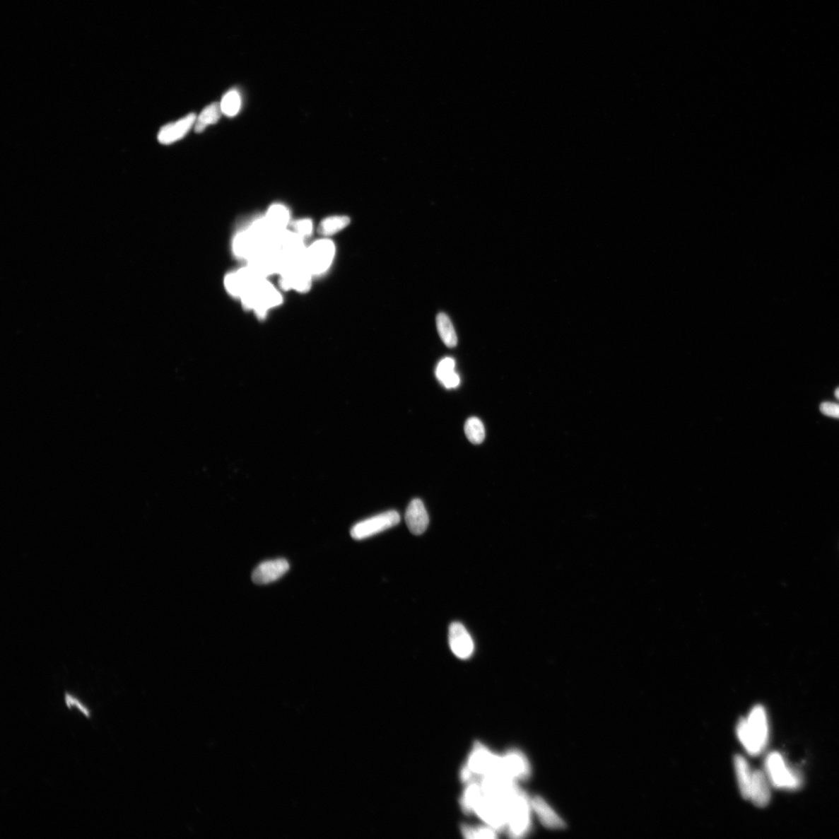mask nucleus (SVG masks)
<instances>
[{
	"mask_svg": "<svg viewBox=\"0 0 839 839\" xmlns=\"http://www.w3.org/2000/svg\"><path fill=\"white\" fill-rule=\"evenodd\" d=\"M532 809L536 813L543 825L548 828L561 829L565 828V823L561 819L542 797H536L532 799Z\"/></svg>",
	"mask_w": 839,
	"mask_h": 839,
	"instance_id": "f3484780",
	"label": "nucleus"
},
{
	"mask_svg": "<svg viewBox=\"0 0 839 839\" xmlns=\"http://www.w3.org/2000/svg\"><path fill=\"white\" fill-rule=\"evenodd\" d=\"M399 522L401 516L397 512H384L355 524L351 530V536L356 540L368 539L396 527Z\"/></svg>",
	"mask_w": 839,
	"mask_h": 839,
	"instance_id": "423d86ee",
	"label": "nucleus"
},
{
	"mask_svg": "<svg viewBox=\"0 0 839 839\" xmlns=\"http://www.w3.org/2000/svg\"><path fill=\"white\" fill-rule=\"evenodd\" d=\"M351 223L348 216H335L327 217L320 223L318 232L324 237H331L346 228Z\"/></svg>",
	"mask_w": 839,
	"mask_h": 839,
	"instance_id": "5701e85b",
	"label": "nucleus"
},
{
	"mask_svg": "<svg viewBox=\"0 0 839 839\" xmlns=\"http://www.w3.org/2000/svg\"><path fill=\"white\" fill-rule=\"evenodd\" d=\"M465 433L470 442L475 445L482 443L485 438V429L482 421L477 418H470L465 423Z\"/></svg>",
	"mask_w": 839,
	"mask_h": 839,
	"instance_id": "393cba45",
	"label": "nucleus"
},
{
	"mask_svg": "<svg viewBox=\"0 0 839 839\" xmlns=\"http://www.w3.org/2000/svg\"><path fill=\"white\" fill-rule=\"evenodd\" d=\"M264 278L259 276L250 266L233 271L225 277L224 285L226 291L232 296L240 298L257 281Z\"/></svg>",
	"mask_w": 839,
	"mask_h": 839,
	"instance_id": "9d476101",
	"label": "nucleus"
},
{
	"mask_svg": "<svg viewBox=\"0 0 839 839\" xmlns=\"http://www.w3.org/2000/svg\"><path fill=\"white\" fill-rule=\"evenodd\" d=\"M293 232L303 238L310 237L313 231V223L310 218H302L293 223Z\"/></svg>",
	"mask_w": 839,
	"mask_h": 839,
	"instance_id": "cd10ccee",
	"label": "nucleus"
},
{
	"mask_svg": "<svg viewBox=\"0 0 839 839\" xmlns=\"http://www.w3.org/2000/svg\"><path fill=\"white\" fill-rule=\"evenodd\" d=\"M436 324L439 336L446 346L450 348L456 347L458 343L457 335L450 317L445 313H439L436 318Z\"/></svg>",
	"mask_w": 839,
	"mask_h": 839,
	"instance_id": "aec40b11",
	"label": "nucleus"
},
{
	"mask_svg": "<svg viewBox=\"0 0 839 839\" xmlns=\"http://www.w3.org/2000/svg\"><path fill=\"white\" fill-rule=\"evenodd\" d=\"M289 569L290 564L286 559L266 561L254 569L252 575V581L257 585H268L278 581Z\"/></svg>",
	"mask_w": 839,
	"mask_h": 839,
	"instance_id": "ddd939ff",
	"label": "nucleus"
},
{
	"mask_svg": "<svg viewBox=\"0 0 839 839\" xmlns=\"http://www.w3.org/2000/svg\"><path fill=\"white\" fill-rule=\"evenodd\" d=\"M264 219L273 232L284 231L290 221L289 210L282 204H274L266 211Z\"/></svg>",
	"mask_w": 839,
	"mask_h": 839,
	"instance_id": "a211bd4d",
	"label": "nucleus"
},
{
	"mask_svg": "<svg viewBox=\"0 0 839 839\" xmlns=\"http://www.w3.org/2000/svg\"><path fill=\"white\" fill-rule=\"evenodd\" d=\"M450 645L452 653L460 659H468L474 652V640L465 626L452 623L449 631Z\"/></svg>",
	"mask_w": 839,
	"mask_h": 839,
	"instance_id": "f8f14e48",
	"label": "nucleus"
},
{
	"mask_svg": "<svg viewBox=\"0 0 839 839\" xmlns=\"http://www.w3.org/2000/svg\"><path fill=\"white\" fill-rule=\"evenodd\" d=\"M405 520L411 532L419 536L428 527L429 517L425 505L420 499H413L406 508Z\"/></svg>",
	"mask_w": 839,
	"mask_h": 839,
	"instance_id": "2eb2a0df",
	"label": "nucleus"
},
{
	"mask_svg": "<svg viewBox=\"0 0 839 839\" xmlns=\"http://www.w3.org/2000/svg\"><path fill=\"white\" fill-rule=\"evenodd\" d=\"M223 114L221 104L213 103L203 110L198 119H196L194 131L201 133L211 124H214L221 119Z\"/></svg>",
	"mask_w": 839,
	"mask_h": 839,
	"instance_id": "412c9836",
	"label": "nucleus"
},
{
	"mask_svg": "<svg viewBox=\"0 0 839 839\" xmlns=\"http://www.w3.org/2000/svg\"><path fill=\"white\" fill-rule=\"evenodd\" d=\"M736 731L749 754L756 756L762 753L768 741V718L762 705H756L747 718H741Z\"/></svg>",
	"mask_w": 839,
	"mask_h": 839,
	"instance_id": "f257e3e1",
	"label": "nucleus"
},
{
	"mask_svg": "<svg viewBox=\"0 0 839 839\" xmlns=\"http://www.w3.org/2000/svg\"><path fill=\"white\" fill-rule=\"evenodd\" d=\"M501 761L503 757L492 753L481 743H476L466 767L472 773L474 781L476 775L483 778L491 774L501 773Z\"/></svg>",
	"mask_w": 839,
	"mask_h": 839,
	"instance_id": "6e6552de",
	"label": "nucleus"
},
{
	"mask_svg": "<svg viewBox=\"0 0 839 839\" xmlns=\"http://www.w3.org/2000/svg\"><path fill=\"white\" fill-rule=\"evenodd\" d=\"M771 798L770 780L766 773L756 770L752 776L749 799L758 807L766 806Z\"/></svg>",
	"mask_w": 839,
	"mask_h": 839,
	"instance_id": "dca6fc26",
	"label": "nucleus"
},
{
	"mask_svg": "<svg viewBox=\"0 0 839 839\" xmlns=\"http://www.w3.org/2000/svg\"><path fill=\"white\" fill-rule=\"evenodd\" d=\"M835 396L839 401V387L835 390Z\"/></svg>",
	"mask_w": 839,
	"mask_h": 839,
	"instance_id": "2f4dec72",
	"label": "nucleus"
},
{
	"mask_svg": "<svg viewBox=\"0 0 839 839\" xmlns=\"http://www.w3.org/2000/svg\"><path fill=\"white\" fill-rule=\"evenodd\" d=\"M765 770L768 780L776 788L796 790L802 785L799 776L791 770L778 752L768 756Z\"/></svg>",
	"mask_w": 839,
	"mask_h": 839,
	"instance_id": "20e7f679",
	"label": "nucleus"
},
{
	"mask_svg": "<svg viewBox=\"0 0 839 839\" xmlns=\"http://www.w3.org/2000/svg\"><path fill=\"white\" fill-rule=\"evenodd\" d=\"M221 107L223 114L227 117L236 116L241 107V97L238 90H231L223 96Z\"/></svg>",
	"mask_w": 839,
	"mask_h": 839,
	"instance_id": "b1692460",
	"label": "nucleus"
},
{
	"mask_svg": "<svg viewBox=\"0 0 839 839\" xmlns=\"http://www.w3.org/2000/svg\"><path fill=\"white\" fill-rule=\"evenodd\" d=\"M454 367H456V363H454V359L451 358L442 359L438 363L436 368L435 373L437 379L442 382L444 379L448 377L449 375L454 372Z\"/></svg>",
	"mask_w": 839,
	"mask_h": 839,
	"instance_id": "bb28decb",
	"label": "nucleus"
},
{
	"mask_svg": "<svg viewBox=\"0 0 839 839\" xmlns=\"http://www.w3.org/2000/svg\"><path fill=\"white\" fill-rule=\"evenodd\" d=\"M65 700H66V703L67 705V707L69 708H71L72 707H76L82 713H83V715L86 717H90V712L88 710V709L86 708L85 707V705H83L79 700H78L76 699V698L74 697L73 696H71L70 694H66V697H65Z\"/></svg>",
	"mask_w": 839,
	"mask_h": 839,
	"instance_id": "c756f323",
	"label": "nucleus"
},
{
	"mask_svg": "<svg viewBox=\"0 0 839 839\" xmlns=\"http://www.w3.org/2000/svg\"><path fill=\"white\" fill-rule=\"evenodd\" d=\"M820 410L823 414L826 415L828 417L839 419V404L833 402L822 403L820 406Z\"/></svg>",
	"mask_w": 839,
	"mask_h": 839,
	"instance_id": "c85d7f7f",
	"label": "nucleus"
},
{
	"mask_svg": "<svg viewBox=\"0 0 839 839\" xmlns=\"http://www.w3.org/2000/svg\"><path fill=\"white\" fill-rule=\"evenodd\" d=\"M531 768L529 761L522 752L510 751L503 756L501 773L514 781L524 780L529 778Z\"/></svg>",
	"mask_w": 839,
	"mask_h": 839,
	"instance_id": "9b49d317",
	"label": "nucleus"
},
{
	"mask_svg": "<svg viewBox=\"0 0 839 839\" xmlns=\"http://www.w3.org/2000/svg\"><path fill=\"white\" fill-rule=\"evenodd\" d=\"M335 256V246L332 240L321 239L307 248L305 264L312 276H321L330 268Z\"/></svg>",
	"mask_w": 839,
	"mask_h": 839,
	"instance_id": "39448f33",
	"label": "nucleus"
},
{
	"mask_svg": "<svg viewBox=\"0 0 839 839\" xmlns=\"http://www.w3.org/2000/svg\"><path fill=\"white\" fill-rule=\"evenodd\" d=\"M312 274L305 262L286 266L280 274L279 285L285 291L295 290L299 293H307L312 286Z\"/></svg>",
	"mask_w": 839,
	"mask_h": 839,
	"instance_id": "1a4fd4ad",
	"label": "nucleus"
},
{
	"mask_svg": "<svg viewBox=\"0 0 839 839\" xmlns=\"http://www.w3.org/2000/svg\"><path fill=\"white\" fill-rule=\"evenodd\" d=\"M440 382L442 384V385L446 389H454V388H457L459 387V383H460V378H459V375L456 372H454V373L449 375L448 377H446Z\"/></svg>",
	"mask_w": 839,
	"mask_h": 839,
	"instance_id": "7c9ffc66",
	"label": "nucleus"
},
{
	"mask_svg": "<svg viewBox=\"0 0 839 839\" xmlns=\"http://www.w3.org/2000/svg\"><path fill=\"white\" fill-rule=\"evenodd\" d=\"M734 768L741 794L744 799H749L753 771L751 770L747 760L741 756H735Z\"/></svg>",
	"mask_w": 839,
	"mask_h": 839,
	"instance_id": "6ab92c4d",
	"label": "nucleus"
},
{
	"mask_svg": "<svg viewBox=\"0 0 839 839\" xmlns=\"http://www.w3.org/2000/svg\"><path fill=\"white\" fill-rule=\"evenodd\" d=\"M242 305L255 312L259 318H264L266 312L282 303V296L266 278H262L240 297Z\"/></svg>",
	"mask_w": 839,
	"mask_h": 839,
	"instance_id": "7ed1b4c3",
	"label": "nucleus"
},
{
	"mask_svg": "<svg viewBox=\"0 0 839 839\" xmlns=\"http://www.w3.org/2000/svg\"><path fill=\"white\" fill-rule=\"evenodd\" d=\"M488 826L496 831L507 828L506 799L485 795L476 807L474 811Z\"/></svg>",
	"mask_w": 839,
	"mask_h": 839,
	"instance_id": "0eeeda50",
	"label": "nucleus"
},
{
	"mask_svg": "<svg viewBox=\"0 0 839 839\" xmlns=\"http://www.w3.org/2000/svg\"><path fill=\"white\" fill-rule=\"evenodd\" d=\"M462 834L467 838H495L497 837L495 829L488 826L474 828L472 827H462Z\"/></svg>",
	"mask_w": 839,
	"mask_h": 839,
	"instance_id": "a878e982",
	"label": "nucleus"
},
{
	"mask_svg": "<svg viewBox=\"0 0 839 839\" xmlns=\"http://www.w3.org/2000/svg\"><path fill=\"white\" fill-rule=\"evenodd\" d=\"M507 828L509 835L522 838L531 828V802L528 796L517 788L507 799Z\"/></svg>",
	"mask_w": 839,
	"mask_h": 839,
	"instance_id": "f03ea898",
	"label": "nucleus"
},
{
	"mask_svg": "<svg viewBox=\"0 0 839 839\" xmlns=\"http://www.w3.org/2000/svg\"><path fill=\"white\" fill-rule=\"evenodd\" d=\"M483 796V792L480 785L475 781L468 783V786L464 791V795L461 799V806L462 809L466 813H472L475 811L476 807L481 802Z\"/></svg>",
	"mask_w": 839,
	"mask_h": 839,
	"instance_id": "4be33fe9",
	"label": "nucleus"
},
{
	"mask_svg": "<svg viewBox=\"0 0 839 839\" xmlns=\"http://www.w3.org/2000/svg\"><path fill=\"white\" fill-rule=\"evenodd\" d=\"M196 117L195 114H189L182 119L175 122L170 123L163 127L159 131L158 139L159 142L163 145H169L177 142V141L183 139L188 131H189L193 125L195 124Z\"/></svg>",
	"mask_w": 839,
	"mask_h": 839,
	"instance_id": "4468645a",
	"label": "nucleus"
}]
</instances>
